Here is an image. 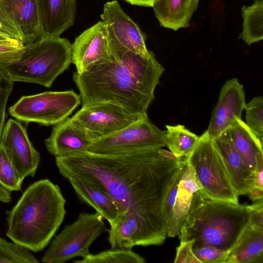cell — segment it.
Here are the masks:
<instances>
[{
  "label": "cell",
  "mask_w": 263,
  "mask_h": 263,
  "mask_svg": "<svg viewBox=\"0 0 263 263\" xmlns=\"http://www.w3.org/2000/svg\"><path fill=\"white\" fill-rule=\"evenodd\" d=\"M202 186L210 197L238 203L236 192L231 182L224 163L213 140L205 131L187 158Z\"/></svg>",
  "instance_id": "cell-7"
},
{
  "label": "cell",
  "mask_w": 263,
  "mask_h": 263,
  "mask_svg": "<svg viewBox=\"0 0 263 263\" xmlns=\"http://www.w3.org/2000/svg\"><path fill=\"white\" fill-rule=\"evenodd\" d=\"M114 54L111 61L73 73L82 106L110 103L133 115L147 114L164 68L152 51L147 57L130 51Z\"/></svg>",
  "instance_id": "cell-2"
},
{
  "label": "cell",
  "mask_w": 263,
  "mask_h": 263,
  "mask_svg": "<svg viewBox=\"0 0 263 263\" xmlns=\"http://www.w3.org/2000/svg\"><path fill=\"white\" fill-rule=\"evenodd\" d=\"M132 5L152 7L154 0H124Z\"/></svg>",
  "instance_id": "cell-37"
},
{
  "label": "cell",
  "mask_w": 263,
  "mask_h": 263,
  "mask_svg": "<svg viewBox=\"0 0 263 263\" xmlns=\"http://www.w3.org/2000/svg\"><path fill=\"white\" fill-rule=\"evenodd\" d=\"M250 215L248 205L213 199L201 189L193 194L179 238L194 239L193 248L213 246L230 251L248 226Z\"/></svg>",
  "instance_id": "cell-4"
},
{
  "label": "cell",
  "mask_w": 263,
  "mask_h": 263,
  "mask_svg": "<svg viewBox=\"0 0 263 263\" xmlns=\"http://www.w3.org/2000/svg\"><path fill=\"white\" fill-rule=\"evenodd\" d=\"M24 46L0 44V64L9 62L18 56Z\"/></svg>",
  "instance_id": "cell-33"
},
{
  "label": "cell",
  "mask_w": 263,
  "mask_h": 263,
  "mask_svg": "<svg viewBox=\"0 0 263 263\" xmlns=\"http://www.w3.org/2000/svg\"><path fill=\"white\" fill-rule=\"evenodd\" d=\"M193 252L201 263H224L230 251L206 246L193 248Z\"/></svg>",
  "instance_id": "cell-29"
},
{
  "label": "cell",
  "mask_w": 263,
  "mask_h": 263,
  "mask_svg": "<svg viewBox=\"0 0 263 263\" xmlns=\"http://www.w3.org/2000/svg\"><path fill=\"white\" fill-rule=\"evenodd\" d=\"M143 116L133 115L118 106L104 103L82 106L71 118L93 140L115 133Z\"/></svg>",
  "instance_id": "cell-12"
},
{
  "label": "cell",
  "mask_w": 263,
  "mask_h": 263,
  "mask_svg": "<svg viewBox=\"0 0 263 263\" xmlns=\"http://www.w3.org/2000/svg\"><path fill=\"white\" fill-rule=\"evenodd\" d=\"M0 143L16 169L25 178L34 177L40 154L30 141L26 128L18 121L9 119L4 125Z\"/></svg>",
  "instance_id": "cell-14"
},
{
  "label": "cell",
  "mask_w": 263,
  "mask_h": 263,
  "mask_svg": "<svg viewBox=\"0 0 263 263\" xmlns=\"http://www.w3.org/2000/svg\"><path fill=\"white\" fill-rule=\"evenodd\" d=\"M0 30L24 45L44 36L37 0H0Z\"/></svg>",
  "instance_id": "cell-11"
},
{
  "label": "cell",
  "mask_w": 263,
  "mask_h": 263,
  "mask_svg": "<svg viewBox=\"0 0 263 263\" xmlns=\"http://www.w3.org/2000/svg\"><path fill=\"white\" fill-rule=\"evenodd\" d=\"M107 230L103 218L98 213L82 212L55 236L41 261L64 263L74 257L82 258L89 253L95 240Z\"/></svg>",
  "instance_id": "cell-6"
},
{
  "label": "cell",
  "mask_w": 263,
  "mask_h": 263,
  "mask_svg": "<svg viewBox=\"0 0 263 263\" xmlns=\"http://www.w3.org/2000/svg\"><path fill=\"white\" fill-rule=\"evenodd\" d=\"M248 195L251 200L255 202L262 199L263 197V189L253 187Z\"/></svg>",
  "instance_id": "cell-36"
},
{
  "label": "cell",
  "mask_w": 263,
  "mask_h": 263,
  "mask_svg": "<svg viewBox=\"0 0 263 263\" xmlns=\"http://www.w3.org/2000/svg\"><path fill=\"white\" fill-rule=\"evenodd\" d=\"M66 201L60 187L49 179L34 182L7 212L6 236L31 252L43 250L65 218Z\"/></svg>",
  "instance_id": "cell-3"
},
{
  "label": "cell",
  "mask_w": 263,
  "mask_h": 263,
  "mask_svg": "<svg viewBox=\"0 0 263 263\" xmlns=\"http://www.w3.org/2000/svg\"><path fill=\"white\" fill-rule=\"evenodd\" d=\"M146 260L130 249L111 248L92 254L90 253L74 263H145Z\"/></svg>",
  "instance_id": "cell-25"
},
{
  "label": "cell",
  "mask_w": 263,
  "mask_h": 263,
  "mask_svg": "<svg viewBox=\"0 0 263 263\" xmlns=\"http://www.w3.org/2000/svg\"><path fill=\"white\" fill-rule=\"evenodd\" d=\"M253 1L255 2H257V1H261L263 0H253Z\"/></svg>",
  "instance_id": "cell-39"
},
{
  "label": "cell",
  "mask_w": 263,
  "mask_h": 263,
  "mask_svg": "<svg viewBox=\"0 0 263 263\" xmlns=\"http://www.w3.org/2000/svg\"><path fill=\"white\" fill-rule=\"evenodd\" d=\"M253 187L263 189V157L259 158L257 161Z\"/></svg>",
  "instance_id": "cell-34"
},
{
  "label": "cell",
  "mask_w": 263,
  "mask_h": 263,
  "mask_svg": "<svg viewBox=\"0 0 263 263\" xmlns=\"http://www.w3.org/2000/svg\"><path fill=\"white\" fill-rule=\"evenodd\" d=\"M242 31L239 38L248 45L263 39V1L255 2L251 6L241 8Z\"/></svg>",
  "instance_id": "cell-23"
},
{
  "label": "cell",
  "mask_w": 263,
  "mask_h": 263,
  "mask_svg": "<svg viewBox=\"0 0 263 263\" xmlns=\"http://www.w3.org/2000/svg\"><path fill=\"white\" fill-rule=\"evenodd\" d=\"M161 148L116 154L89 153L55 158L60 174L75 176L107 193L124 213L136 216L147 246H159L167 234L164 203L179 172L187 163L163 157Z\"/></svg>",
  "instance_id": "cell-1"
},
{
  "label": "cell",
  "mask_w": 263,
  "mask_h": 263,
  "mask_svg": "<svg viewBox=\"0 0 263 263\" xmlns=\"http://www.w3.org/2000/svg\"><path fill=\"white\" fill-rule=\"evenodd\" d=\"M31 251L0 237V263H39Z\"/></svg>",
  "instance_id": "cell-27"
},
{
  "label": "cell",
  "mask_w": 263,
  "mask_h": 263,
  "mask_svg": "<svg viewBox=\"0 0 263 263\" xmlns=\"http://www.w3.org/2000/svg\"><path fill=\"white\" fill-rule=\"evenodd\" d=\"M263 229L249 224L231 249L224 263H262Z\"/></svg>",
  "instance_id": "cell-22"
},
{
  "label": "cell",
  "mask_w": 263,
  "mask_h": 263,
  "mask_svg": "<svg viewBox=\"0 0 263 263\" xmlns=\"http://www.w3.org/2000/svg\"><path fill=\"white\" fill-rule=\"evenodd\" d=\"M0 44L9 45L17 46H24L19 41L15 40L10 35L0 30Z\"/></svg>",
  "instance_id": "cell-35"
},
{
  "label": "cell",
  "mask_w": 263,
  "mask_h": 263,
  "mask_svg": "<svg viewBox=\"0 0 263 263\" xmlns=\"http://www.w3.org/2000/svg\"><path fill=\"white\" fill-rule=\"evenodd\" d=\"M242 85L236 78L228 80L222 87L205 131L213 139L228 129L235 118L241 119L246 105Z\"/></svg>",
  "instance_id": "cell-15"
},
{
  "label": "cell",
  "mask_w": 263,
  "mask_h": 263,
  "mask_svg": "<svg viewBox=\"0 0 263 263\" xmlns=\"http://www.w3.org/2000/svg\"><path fill=\"white\" fill-rule=\"evenodd\" d=\"M13 83L0 76V139L4 126L6 105L13 89Z\"/></svg>",
  "instance_id": "cell-31"
},
{
  "label": "cell",
  "mask_w": 263,
  "mask_h": 263,
  "mask_svg": "<svg viewBox=\"0 0 263 263\" xmlns=\"http://www.w3.org/2000/svg\"><path fill=\"white\" fill-rule=\"evenodd\" d=\"M71 46L72 63L79 73L115 58L102 21L83 31L76 38Z\"/></svg>",
  "instance_id": "cell-13"
},
{
  "label": "cell",
  "mask_w": 263,
  "mask_h": 263,
  "mask_svg": "<svg viewBox=\"0 0 263 263\" xmlns=\"http://www.w3.org/2000/svg\"><path fill=\"white\" fill-rule=\"evenodd\" d=\"M246 111V123L261 139H263V98H253L247 104Z\"/></svg>",
  "instance_id": "cell-28"
},
{
  "label": "cell",
  "mask_w": 263,
  "mask_h": 263,
  "mask_svg": "<svg viewBox=\"0 0 263 263\" xmlns=\"http://www.w3.org/2000/svg\"><path fill=\"white\" fill-rule=\"evenodd\" d=\"M166 128L164 131L166 146L176 155L188 158L197 145L200 136L181 124L166 125Z\"/></svg>",
  "instance_id": "cell-24"
},
{
  "label": "cell",
  "mask_w": 263,
  "mask_h": 263,
  "mask_svg": "<svg viewBox=\"0 0 263 263\" xmlns=\"http://www.w3.org/2000/svg\"><path fill=\"white\" fill-rule=\"evenodd\" d=\"M78 198L93 208L110 226L124 213L117 202L105 191L85 180L75 176L66 178Z\"/></svg>",
  "instance_id": "cell-19"
},
{
  "label": "cell",
  "mask_w": 263,
  "mask_h": 263,
  "mask_svg": "<svg viewBox=\"0 0 263 263\" xmlns=\"http://www.w3.org/2000/svg\"><path fill=\"white\" fill-rule=\"evenodd\" d=\"M212 140L237 195H248L254 185V174L246 165L235 148L229 128Z\"/></svg>",
  "instance_id": "cell-17"
},
{
  "label": "cell",
  "mask_w": 263,
  "mask_h": 263,
  "mask_svg": "<svg viewBox=\"0 0 263 263\" xmlns=\"http://www.w3.org/2000/svg\"><path fill=\"white\" fill-rule=\"evenodd\" d=\"M10 193L0 185V202H5L9 198Z\"/></svg>",
  "instance_id": "cell-38"
},
{
  "label": "cell",
  "mask_w": 263,
  "mask_h": 263,
  "mask_svg": "<svg viewBox=\"0 0 263 263\" xmlns=\"http://www.w3.org/2000/svg\"><path fill=\"white\" fill-rule=\"evenodd\" d=\"M44 35L59 37L73 25L76 0H37Z\"/></svg>",
  "instance_id": "cell-18"
},
{
  "label": "cell",
  "mask_w": 263,
  "mask_h": 263,
  "mask_svg": "<svg viewBox=\"0 0 263 263\" xmlns=\"http://www.w3.org/2000/svg\"><path fill=\"white\" fill-rule=\"evenodd\" d=\"M199 0H154L152 8L161 26L175 31L190 26Z\"/></svg>",
  "instance_id": "cell-20"
},
{
  "label": "cell",
  "mask_w": 263,
  "mask_h": 263,
  "mask_svg": "<svg viewBox=\"0 0 263 263\" xmlns=\"http://www.w3.org/2000/svg\"><path fill=\"white\" fill-rule=\"evenodd\" d=\"M81 103L80 95L73 90L46 91L22 97L9 112L20 121L54 125L68 118Z\"/></svg>",
  "instance_id": "cell-8"
},
{
  "label": "cell",
  "mask_w": 263,
  "mask_h": 263,
  "mask_svg": "<svg viewBox=\"0 0 263 263\" xmlns=\"http://www.w3.org/2000/svg\"><path fill=\"white\" fill-rule=\"evenodd\" d=\"M25 178L20 174L8 157L0 143V185L11 192L22 190Z\"/></svg>",
  "instance_id": "cell-26"
},
{
  "label": "cell",
  "mask_w": 263,
  "mask_h": 263,
  "mask_svg": "<svg viewBox=\"0 0 263 263\" xmlns=\"http://www.w3.org/2000/svg\"><path fill=\"white\" fill-rule=\"evenodd\" d=\"M194 240L180 241L176 248L175 263H201L193 252Z\"/></svg>",
  "instance_id": "cell-30"
},
{
  "label": "cell",
  "mask_w": 263,
  "mask_h": 263,
  "mask_svg": "<svg viewBox=\"0 0 263 263\" xmlns=\"http://www.w3.org/2000/svg\"><path fill=\"white\" fill-rule=\"evenodd\" d=\"M101 17L114 53L130 51L144 57L149 55L150 51L146 48L144 34L118 2L112 1L105 4Z\"/></svg>",
  "instance_id": "cell-10"
},
{
  "label": "cell",
  "mask_w": 263,
  "mask_h": 263,
  "mask_svg": "<svg viewBox=\"0 0 263 263\" xmlns=\"http://www.w3.org/2000/svg\"><path fill=\"white\" fill-rule=\"evenodd\" d=\"M72 44L66 38L43 36L24 45L15 59L0 64V76L12 82L50 87L72 63Z\"/></svg>",
  "instance_id": "cell-5"
},
{
  "label": "cell",
  "mask_w": 263,
  "mask_h": 263,
  "mask_svg": "<svg viewBox=\"0 0 263 263\" xmlns=\"http://www.w3.org/2000/svg\"><path fill=\"white\" fill-rule=\"evenodd\" d=\"M229 129L235 148L254 174L258 160L263 157L262 140L240 118H235Z\"/></svg>",
  "instance_id": "cell-21"
},
{
  "label": "cell",
  "mask_w": 263,
  "mask_h": 263,
  "mask_svg": "<svg viewBox=\"0 0 263 263\" xmlns=\"http://www.w3.org/2000/svg\"><path fill=\"white\" fill-rule=\"evenodd\" d=\"M92 140L85 129L68 117L54 125L45 143L48 152L56 158L87 152Z\"/></svg>",
  "instance_id": "cell-16"
},
{
  "label": "cell",
  "mask_w": 263,
  "mask_h": 263,
  "mask_svg": "<svg viewBox=\"0 0 263 263\" xmlns=\"http://www.w3.org/2000/svg\"><path fill=\"white\" fill-rule=\"evenodd\" d=\"M165 132L156 126L147 115L111 135L91 141L87 151L102 154H116L140 149L165 147Z\"/></svg>",
  "instance_id": "cell-9"
},
{
  "label": "cell",
  "mask_w": 263,
  "mask_h": 263,
  "mask_svg": "<svg viewBox=\"0 0 263 263\" xmlns=\"http://www.w3.org/2000/svg\"><path fill=\"white\" fill-rule=\"evenodd\" d=\"M250 211V219L249 224L263 229V200L260 199L255 201L251 205H248Z\"/></svg>",
  "instance_id": "cell-32"
}]
</instances>
